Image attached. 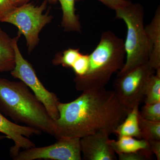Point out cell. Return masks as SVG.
Wrapping results in <instances>:
<instances>
[{"mask_svg":"<svg viewBox=\"0 0 160 160\" xmlns=\"http://www.w3.org/2000/svg\"><path fill=\"white\" fill-rule=\"evenodd\" d=\"M69 103L59 102L58 118L54 121V136L81 138L100 131L109 134L126 118L129 110L113 90L88 89Z\"/></svg>","mask_w":160,"mask_h":160,"instance_id":"6da1fadb","label":"cell"},{"mask_svg":"<svg viewBox=\"0 0 160 160\" xmlns=\"http://www.w3.org/2000/svg\"><path fill=\"white\" fill-rule=\"evenodd\" d=\"M31 91L22 81L0 78V109L16 123L54 136V120Z\"/></svg>","mask_w":160,"mask_h":160,"instance_id":"7a4b0ae2","label":"cell"},{"mask_svg":"<svg viewBox=\"0 0 160 160\" xmlns=\"http://www.w3.org/2000/svg\"><path fill=\"white\" fill-rule=\"evenodd\" d=\"M124 41L110 31L104 32L95 49L89 55V66L86 74L76 76L78 91L105 88L112 75L125 64Z\"/></svg>","mask_w":160,"mask_h":160,"instance_id":"3957f363","label":"cell"},{"mask_svg":"<svg viewBox=\"0 0 160 160\" xmlns=\"http://www.w3.org/2000/svg\"><path fill=\"white\" fill-rule=\"evenodd\" d=\"M115 11L116 18L123 20L127 27L124 42L126 61L118 75L127 72L149 61L151 48L144 26L143 6L131 1Z\"/></svg>","mask_w":160,"mask_h":160,"instance_id":"277c9868","label":"cell"},{"mask_svg":"<svg viewBox=\"0 0 160 160\" xmlns=\"http://www.w3.org/2000/svg\"><path fill=\"white\" fill-rule=\"evenodd\" d=\"M47 4L45 0L39 6L29 2L16 7L3 20L2 22L10 23L17 27L19 37L22 35L25 37L29 53L38 44L39 35L42 29L52 19L49 12L44 13Z\"/></svg>","mask_w":160,"mask_h":160,"instance_id":"5b68a950","label":"cell"},{"mask_svg":"<svg viewBox=\"0 0 160 160\" xmlns=\"http://www.w3.org/2000/svg\"><path fill=\"white\" fill-rule=\"evenodd\" d=\"M20 37L18 36L12 38L13 48L15 53V66L11 72L13 78L19 79L25 83L33 92L38 99L45 107L53 120L59 116L58 109V98L55 93L47 90L38 78L32 65L25 58L20 51L18 41Z\"/></svg>","mask_w":160,"mask_h":160,"instance_id":"8992f818","label":"cell"},{"mask_svg":"<svg viewBox=\"0 0 160 160\" xmlns=\"http://www.w3.org/2000/svg\"><path fill=\"white\" fill-rule=\"evenodd\" d=\"M156 71L148 61L123 74L117 75L113 84L114 91L129 111L143 102L146 82Z\"/></svg>","mask_w":160,"mask_h":160,"instance_id":"52a82bcc","label":"cell"},{"mask_svg":"<svg viewBox=\"0 0 160 160\" xmlns=\"http://www.w3.org/2000/svg\"><path fill=\"white\" fill-rule=\"evenodd\" d=\"M14 160H81L80 138H61L52 145L20 151Z\"/></svg>","mask_w":160,"mask_h":160,"instance_id":"ba28073f","label":"cell"},{"mask_svg":"<svg viewBox=\"0 0 160 160\" xmlns=\"http://www.w3.org/2000/svg\"><path fill=\"white\" fill-rule=\"evenodd\" d=\"M0 132L14 142V146L10 149V156L13 158L18 154L21 149L35 147V143L29 138L32 136L39 135L42 132L32 127L21 126L12 122L6 118L0 111Z\"/></svg>","mask_w":160,"mask_h":160,"instance_id":"9c48e42d","label":"cell"},{"mask_svg":"<svg viewBox=\"0 0 160 160\" xmlns=\"http://www.w3.org/2000/svg\"><path fill=\"white\" fill-rule=\"evenodd\" d=\"M109 135L106 132L100 131L80 138L83 159H117L116 153L109 142Z\"/></svg>","mask_w":160,"mask_h":160,"instance_id":"30bf717a","label":"cell"},{"mask_svg":"<svg viewBox=\"0 0 160 160\" xmlns=\"http://www.w3.org/2000/svg\"><path fill=\"white\" fill-rule=\"evenodd\" d=\"M150 44L151 52L149 62L156 70L160 68V7L156 11L151 22L145 26Z\"/></svg>","mask_w":160,"mask_h":160,"instance_id":"8fae6325","label":"cell"},{"mask_svg":"<svg viewBox=\"0 0 160 160\" xmlns=\"http://www.w3.org/2000/svg\"><path fill=\"white\" fill-rule=\"evenodd\" d=\"M48 3L56 4L60 3L62 11L61 26L66 32L81 31V23L79 17L76 14V0H46Z\"/></svg>","mask_w":160,"mask_h":160,"instance_id":"7c38bea8","label":"cell"},{"mask_svg":"<svg viewBox=\"0 0 160 160\" xmlns=\"http://www.w3.org/2000/svg\"><path fill=\"white\" fill-rule=\"evenodd\" d=\"M139 106H135L128 112L122 122L118 126L113 133L118 137L127 136L142 139L139 124Z\"/></svg>","mask_w":160,"mask_h":160,"instance_id":"4fadbf2b","label":"cell"},{"mask_svg":"<svg viewBox=\"0 0 160 160\" xmlns=\"http://www.w3.org/2000/svg\"><path fill=\"white\" fill-rule=\"evenodd\" d=\"M15 66V53L12 38L0 32V72L11 71Z\"/></svg>","mask_w":160,"mask_h":160,"instance_id":"5bb4252c","label":"cell"},{"mask_svg":"<svg viewBox=\"0 0 160 160\" xmlns=\"http://www.w3.org/2000/svg\"><path fill=\"white\" fill-rule=\"evenodd\" d=\"M109 142L117 154L133 152L141 149H149V143L146 140L136 139L131 137H118L117 141L109 139Z\"/></svg>","mask_w":160,"mask_h":160,"instance_id":"9a60e30c","label":"cell"},{"mask_svg":"<svg viewBox=\"0 0 160 160\" xmlns=\"http://www.w3.org/2000/svg\"><path fill=\"white\" fill-rule=\"evenodd\" d=\"M143 102L145 104L160 102V68L146 82L143 93Z\"/></svg>","mask_w":160,"mask_h":160,"instance_id":"2e32d148","label":"cell"},{"mask_svg":"<svg viewBox=\"0 0 160 160\" xmlns=\"http://www.w3.org/2000/svg\"><path fill=\"white\" fill-rule=\"evenodd\" d=\"M139 124L142 138L147 142L160 140V122H153L144 119L139 113Z\"/></svg>","mask_w":160,"mask_h":160,"instance_id":"e0dca14e","label":"cell"},{"mask_svg":"<svg viewBox=\"0 0 160 160\" xmlns=\"http://www.w3.org/2000/svg\"><path fill=\"white\" fill-rule=\"evenodd\" d=\"M81 54L79 49L69 48L56 55L52 63L55 66L61 65L66 68H72Z\"/></svg>","mask_w":160,"mask_h":160,"instance_id":"ac0fdd59","label":"cell"},{"mask_svg":"<svg viewBox=\"0 0 160 160\" xmlns=\"http://www.w3.org/2000/svg\"><path fill=\"white\" fill-rule=\"evenodd\" d=\"M140 116L144 119L160 122V102L152 104H145L139 111Z\"/></svg>","mask_w":160,"mask_h":160,"instance_id":"d6986e66","label":"cell"},{"mask_svg":"<svg viewBox=\"0 0 160 160\" xmlns=\"http://www.w3.org/2000/svg\"><path fill=\"white\" fill-rule=\"evenodd\" d=\"M117 154L119 160H149L152 159L153 154L150 149H144Z\"/></svg>","mask_w":160,"mask_h":160,"instance_id":"ffe728a7","label":"cell"},{"mask_svg":"<svg viewBox=\"0 0 160 160\" xmlns=\"http://www.w3.org/2000/svg\"><path fill=\"white\" fill-rule=\"evenodd\" d=\"M89 55L82 53L71 68L76 76L81 77L86 74L89 68Z\"/></svg>","mask_w":160,"mask_h":160,"instance_id":"44dd1931","label":"cell"},{"mask_svg":"<svg viewBox=\"0 0 160 160\" xmlns=\"http://www.w3.org/2000/svg\"><path fill=\"white\" fill-rule=\"evenodd\" d=\"M10 0H0V22L15 8Z\"/></svg>","mask_w":160,"mask_h":160,"instance_id":"7402d4cb","label":"cell"},{"mask_svg":"<svg viewBox=\"0 0 160 160\" xmlns=\"http://www.w3.org/2000/svg\"><path fill=\"white\" fill-rule=\"evenodd\" d=\"M84 0H76V2H81ZM105 6L112 9L115 10L123 7L130 2V0H98Z\"/></svg>","mask_w":160,"mask_h":160,"instance_id":"603a6c76","label":"cell"},{"mask_svg":"<svg viewBox=\"0 0 160 160\" xmlns=\"http://www.w3.org/2000/svg\"><path fill=\"white\" fill-rule=\"evenodd\" d=\"M149 149L153 154L155 155L158 160H160V140H152L148 142Z\"/></svg>","mask_w":160,"mask_h":160,"instance_id":"cb8c5ba5","label":"cell"},{"mask_svg":"<svg viewBox=\"0 0 160 160\" xmlns=\"http://www.w3.org/2000/svg\"><path fill=\"white\" fill-rule=\"evenodd\" d=\"M11 2L13 4V6L15 7H18L24 5V4H26V3H29V1L31 0H10Z\"/></svg>","mask_w":160,"mask_h":160,"instance_id":"d4e9b609","label":"cell"},{"mask_svg":"<svg viewBox=\"0 0 160 160\" xmlns=\"http://www.w3.org/2000/svg\"><path fill=\"white\" fill-rule=\"evenodd\" d=\"M6 138V136L0 135V139H2Z\"/></svg>","mask_w":160,"mask_h":160,"instance_id":"484cf974","label":"cell"},{"mask_svg":"<svg viewBox=\"0 0 160 160\" xmlns=\"http://www.w3.org/2000/svg\"><path fill=\"white\" fill-rule=\"evenodd\" d=\"M2 31H3V30H2V29H1V28H0V32H2Z\"/></svg>","mask_w":160,"mask_h":160,"instance_id":"4316f807","label":"cell"}]
</instances>
